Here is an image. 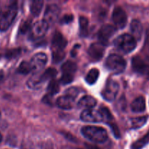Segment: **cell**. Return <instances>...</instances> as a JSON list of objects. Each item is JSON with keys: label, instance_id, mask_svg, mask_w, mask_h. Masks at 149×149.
Wrapping results in <instances>:
<instances>
[{"label": "cell", "instance_id": "cell-1", "mask_svg": "<svg viewBox=\"0 0 149 149\" xmlns=\"http://www.w3.org/2000/svg\"><path fill=\"white\" fill-rule=\"evenodd\" d=\"M17 13V5L15 1L10 3L0 10V31H5L14 21Z\"/></svg>", "mask_w": 149, "mask_h": 149}, {"label": "cell", "instance_id": "cell-2", "mask_svg": "<svg viewBox=\"0 0 149 149\" xmlns=\"http://www.w3.org/2000/svg\"><path fill=\"white\" fill-rule=\"evenodd\" d=\"M81 132L84 138L95 143H102L108 139L107 131L100 127H83Z\"/></svg>", "mask_w": 149, "mask_h": 149}, {"label": "cell", "instance_id": "cell-3", "mask_svg": "<svg viewBox=\"0 0 149 149\" xmlns=\"http://www.w3.org/2000/svg\"><path fill=\"white\" fill-rule=\"evenodd\" d=\"M115 47L123 53H130L135 49L137 41L129 33H124L118 36L113 42Z\"/></svg>", "mask_w": 149, "mask_h": 149}, {"label": "cell", "instance_id": "cell-4", "mask_svg": "<svg viewBox=\"0 0 149 149\" xmlns=\"http://www.w3.org/2000/svg\"><path fill=\"white\" fill-rule=\"evenodd\" d=\"M126 61L120 55L111 54L107 58L106 61V66L110 71L119 74L125 71L126 68Z\"/></svg>", "mask_w": 149, "mask_h": 149}, {"label": "cell", "instance_id": "cell-5", "mask_svg": "<svg viewBox=\"0 0 149 149\" xmlns=\"http://www.w3.org/2000/svg\"><path fill=\"white\" fill-rule=\"evenodd\" d=\"M49 26L44 20L36 22L30 30V38L33 40L42 39L46 34Z\"/></svg>", "mask_w": 149, "mask_h": 149}, {"label": "cell", "instance_id": "cell-6", "mask_svg": "<svg viewBox=\"0 0 149 149\" xmlns=\"http://www.w3.org/2000/svg\"><path fill=\"white\" fill-rule=\"evenodd\" d=\"M119 85L116 81L110 79L107 81L105 89L102 92V96L107 101H113L117 96Z\"/></svg>", "mask_w": 149, "mask_h": 149}, {"label": "cell", "instance_id": "cell-7", "mask_svg": "<svg viewBox=\"0 0 149 149\" xmlns=\"http://www.w3.org/2000/svg\"><path fill=\"white\" fill-rule=\"evenodd\" d=\"M47 63V56L43 52L36 53L32 57L31 60V65L32 71L34 74H38L42 71Z\"/></svg>", "mask_w": 149, "mask_h": 149}, {"label": "cell", "instance_id": "cell-8", "mask_svg": "<svg viewBox=\"0 0 149 149\" xmlns=\"http://www.w3.org/2000/svg\"><path fill=\"white\" fill-rule=\"evenodd\" d=\"M106 45L101 42H95L92 44L88 49V55L93 61H98L104 55Z\"/></svg>", "mask_w": 149, "mask_h": 149}, {"label": "cell", "instance_id": "cell-9", "mask_svg": "<svg viewBox=\"0 0 149 149\" xmlns=\"http://www.w3.org/2000/svg\"><path fill=\"white\" fill-rule=\"evenodd\" d=\"M112 20L116 28L123 29L125 27L127 22V15L122 7H116L112 13Z\"/></svg>", "mask_w": 149, "mask_h": 149}, {"label": "cell", "instance_id": "cell-10", "mask_svg": "<svg viewBox=\"0 0 149 149\" xmlns=\"http://www.w3.org/2000/svg\"><path fill=\"white\" fill-rule=\"evenodd\" d=\"M61 13V9L56 4H49L45 10L44 20L48 25L53 24L57 21Z\"/></svg>", "mask_w": 149, "mask_h": 149}, {"label": "cell", "instance_id": "cell-11", "mask_svg": "<svg viewBox=\"0 0 149 149\" xmlns=\"http://www.w3.org/2000/svg\"><path fill=\"white\" fill-rule=\"evenodd\" d=\"M132 67L134 71L138 74L145 75L149 79V65L141 57L135 56L132 60Z\"/></svg>", "mask_w": 149, "mask_h": 149}, {"label": "cell", "instance_id": "cell-12", "mask_svg": "<svg viewBox=\"0 0 149 149\" xmlns=\"http://www.w3.org/2000/svg\"><path fill=\"white\" fill-rule=\"evenodd\" d=\"M81 119L86 122H93V123H99L104 122L103 117L100 111H94L91 109H85L81 113Z\"/></svg>", "mask_w": 149, "mask_h": 149}, {"label": "cell", "instance_id": "cell-13", "mask_svg": "<svg viewBox=\"0 0 149 149\" xmlns=\"http://www.w3.org/2000/svg\"><path fill=\"white\" fill-rule=\"evenodd\" d=\"M116 31V28L112 25L106 24L102 26L98 31V39L100 42L106 45L108 40L113 36Z\"/></svg>", "mask_w": 149, "mask_h": 149}, {"label": "cell", "instance_id": "cell-14", "mask_svg": "<svg viewBox=\"0 0 149 149\" xmlns=\"http://www.w3.org/2000/svg\"><path fill=\"white\" fill-rule=\"evenodd\" d=\"M67 40L63 35L60 32L56 31L53 34L52 39V50L53 51H64L67 45Z\"/></svg>", "mask_w": 149, "mask_h": 149}, {"label": "cell", "instance_id": "cell-15", "mask_svg": "<svg viewBox=\"0 0 149 149\" xmlns=\"http://www.w3.org/2000/svg\"><path fill=\"white\" fill-rule=\"evenodd\" d=\"M74 100L75 99L65 95L61 96L57 99L56 104L60 109L68 110L74 107Z\"/></svg>", "mask_w": 149, "mask_h": 149}, {"label": "cell", "instance_id": "cell-16", "mask_svg": "<svg viewBox=\"0 0 149 149\" xmlns=\"http://www.w3.org/2000/svg\"><path fill=\"white\" fill-rule=\"evenodd\" d=\"M130 30L132 36L136 41H139L142 37L143 26L141 21L138 20H133L130 23Z\"/></svg>", "mask_w": 149, "mask_h": 149}, {"label": "cell", "instance_id": "cell-17", "mask_svg": "<svg viewBox=\"0 0 149 149\" xmlns=\"http://www.w3.org/2000/svg\"><path fill=\"white\" fill-rule=\"evenodd\" d=\"M97 104V100L95 97L90 95H85L81 97L78 103V106L86 109H91Z\"/></svg>", "mask_w": 149, "mask_h": 149}, {"label": "cell", "instance_id": "cell-18", "mask_svg": "<svg viewBox=\"0 0 149 149\" xmlns=\"http://www.w3.org/2000/svg\"><path fill=\"white\" fill-rule=\"evenodd\" d=\"M131 109L135 113H141L146 110V100L143 96L136 97L131 104Z\"/></svg>", "mask_w": 149, "mask_h": 149}, {"label": "cell", "instance_id": "cell-19", "mask_svg": "<svg viewBox=\"0 0 149 149\" xmlns=\"http://www.w3.org/2000/svg\"><path fill=\"white\" fill-rule=\"evenodd\" d=\"M45 81L42 79V75H38L37 74L32 76L27 81V85L31 89H39L42 87Z\"/></svg>", "mask_w": 149, "mask_h": 149}, {"label": "cell", "instance_id": "cell-20", "mask_svg": "<svg viewBox=\"0 0 149 149\" xmlns=\"http://www.w3.org/2000/svg\"><path fill=\"white\" fill-rule=\"evenodd\" d=\"M147 120H148L147 116H139V117H135L131 119L130 120V124L132 129H139L146 123Z\"/></svg>", "mask_w": 149, "mask_h": 149}, {"label": "cell", "instance_id": "cell-21", "mask_svg": "<svg viewBox=\"0 0 149 149\" xmlns=\"http://www.w3.org/2000/svg\"><path fill=\"white\" fill-rule=\"evenodd\" d=\"M89 31V21L87 17L81 16L79 17V33L81 36H87Z\"/></svg>", "mask_w": 149, "mask_h": 149}, {"label": "cell", "instance_id": "cell-22", "mask_svg": "<svg viewBox=\"0 0 149 149\" xmlns=\"http://www.w3.org/2000/svg\"><path fill=\"white\" fill-rule=\"evenodd\" d=\"M61 70L63 71V74L74 75V74L77 70V65L75 63L72 62V61H66L61 66Z\"/></svg>", "mask_w": 149, "mask_h": 149}, {"label": "cell", "instance_id": "cell-23", "mask_svg": "<svg viewBox=\"0 0 149 149\" xmlns=\"http://www.w3.org/2000/svg\"><path fill=\"white\" fill-rule=\"evenodd\" d=\"M99 70L97 68H92L86 76L85 80L89 84H93L96 82L99 77Z\"/></svg>", "mask_w": 149, "mask_h": 149}, {"label": "cell", "instance_id": "cell-24", "mask_svg": "<svg viewBox=\"0 0 149 149\" xmlns=\"http://www.w3.org/2000/svg\"><path fill=\"white\" fill-rule=\"evenodd\" d=\"M43 1H33L31 2L30 10L31 13L33 16H38L40 14L43 7Z\"/></svg>", "mask_w": 149, "mask_h": 149}, {"label": "cell", "instance_id": "cell-25", "mask_svg": "<svg viewBox=\"0 0 149 149\" xmlns=\"http://www.w3.org/2000/svg\"><path fill=\"white\" fill-rule=\"evenodd\" d=\"M149 142V132L146 133L145 136L141 138L138 141H135L132 145V149H141L143 148Z\"/></svg>", "mask_w": 149, "mask_h": 149}, {"label": "cell", "instance_id": "cell-26", "mask_svg": "<svg viewBox=\"0 0 149 149\" xmlns=\"http://www.w3.org/2000/svg\"><path fill=\"white\" fill-rule=\"evenodd\" d=\"M60 91V86L58 81L52 79L49 81L47 86V92L49 95L53 96Z\"/></svg>", "mask_w": 149, "mask_h": 149}, {"label": "cell", "instance_id": "cell-27", "mask_svg": "<svg viewBox=\"0 0 149 149\" xmlns=\"http://www.w3.org/2000/svg\"><path fill=\"white\" fill-rule=\"evenodd\" d=\"M17 71H18V73H20V74H24V75L29 74L31 71H32L31 63L27 62V61H23V62L19 65L18 68H17Z\"/></svg>", "mask_w": 149, "mask_h": 149}, {"label": "cell", "instance_id": "cell-28", "mask_svg": "<svg viewBox=\"0 0 149 149\" xmlns=\"http://www.w3.org/2000/svg\"><path fill=\"white\" fill-rule=\"evenodd\" d=\"M57 75V71L55 68H49L48 69H47L43 74H42V77L44 79V81H46L47 80H52L54 79V77Z\"/></svg>", "mask_w": 149, "mask_h": 149}, {"label": "cell", "instance_id": "cell-29", "mask_svg": "<svg viewBox=\"0 0 149 149\" xmlns=\"http://www.w3.org/2000/svg\"><path fill=\"white\" fill-rule=\"evenodd\" d=\"M99 111H100L102 116H103L104 122H111V121L113 119V116H112L111 113L110 111H109L106 107L102 106V107H100V109H99Z\"/></svg>", "mask_w": 149, "mask_h": 149}, {"label": "cell", "instance_id": "cell-30", "mask_svg": "<svg viewBox=\"0 0 149 149\" xmlns=\"http://www.w3.org/2000/svg\"><path fill=\"white\" fill-rule=\"evenodd\" d=\"M31 20H26L23 21V23H21L20 27H19L20 33L24 34V33H27L29 31H30L31 29Z\"/></svg>", "mask_w": 149, "mask_h": 149}, {"label": "cell", "instance_id": "cell-31", "mask_svg": "<svg viewBox=\"0 0 149 149\" xmlns=\"http://www.w3.org/2000/svg\"><path fill=\"white\" fill-rule=\"evenodd\" d=\"M21 49L20 48H15V49H9L6 52V58L8 59H14L17 58L21 54Z\"/></svg>", "mask_w": 149, "mask_h": 149}, {"label": "cell", "instance_id": "cell-32", "mask_svg": "<svg viewBox=\"0 0 149 149\" xmlns=\"http://www.w3.org/2000/svg\"><path fill=\"white\" fill-rule=\"evenodd\" d=\"M65 53L64 51H53L52 52V59L55 63H59L65 58Z\"/></svg>", "mask_w": 149, "mask_h": 149}, {"label": "cell", "instance_id": "cell-33", "mask_svg": "<svg viewBox=\"0 0 149 149\" xmlns=\"http://www.w3.org/2000/svg\"><path fill=\"white\" fill-rule=\"evenodd\" d=\"M79 93V90L77 87H70V88L68 89V90H66V91H65V95L73 97L74 99H75L76 97L78 96Z\"/></svg>", "mask_w": 149, "mask_h": 149}, {"label": "cell", "instance_id": "cell-34", "mask_svg": "<svg viewBox=\"0 0 149 149\" xmlns=\"http://www.w3.org/2000/svg\"><path fill=\"white\" fill-rule=\"evenodd\" d=\"M74 80V76L68 74H63L61 77V82L63 84H68L71 83Z\"/></svg>", "mask_w": 149, "mask_h": 149}, {"label": "cell", "instance_id": "cell-35", "mask_svg": "<svg viewBox=\"0 0 149 149\" xmlns=\"http://www.w3.org/2000/svg\"><path fill=\"white\" fill-rule=\"evenodd\" d=\"M74 20V16L71 14H66L63 17V18L61 19V23H65V24H67V23H69L73 21Z\"/></svg>", "mask_w": 149, "mask_h": 149}, {"label": "cell", "instance_id": "cell-36", "mask_svg": "<svg viewBox=\"0 0 149 149\" xmlns=\"http://www.w3.org/2000/svg\"><path fill=\"white\" fill-rule=\"evenodd\" d=\"M110 127L111 128L112 131H113V134H114L115 136L116 137V138H119V137H120V132H119V128H118V127L116 126L115 124H113V125H111V124H110Z\"/></svg>", "mask_w": 149, "mask_h": 149}, {"label": "cell", "instance_id": "cell-37", "mask_svg": "<svg viewBox=\"0 0 149 149\" xmlns=\"http://www.w3.org/2000/svg\"><path fill=\"white\" fill-rule=\"evenodd\" d=\"M85 147L87 148V149H101L100 148H99V147L96 146L92 145V144H88V143L85 144Z\"/></svg>", "mask_w": 149, "mask_h": 149}, {"label": "cell", "instance_id": "cell-38", "mask_svg": "<svg viewBox=\"0 0 149 149\" xmlns=\"http://www.w3.org/2000/svg\"><path fill=\"white\" fill-rule=\"evenodd\" d=\"M4 77V71H0V81H1L3 80Z\"/></svg>", "mask_w": 149, "mask_h": 149}, {"label": "cell", "instance_id": "cell-39", "mask_svg": "<svg viewBox=\"0 0 149 149\" xmlns=\"http://www.w3.org/2000/svg\"><path fill=\"white\" fill-rule=\"evenodd\" d=\"M1 140H2V136H1V133H0V142H1Z\"/></svg>", "mask_w": 149, "mask_h": 149}, {"label": "cell", "instance_id": "cell-40", "mask_svg": "<svg viewBox=\"0 0 149 149\" xmlns=\"http://www.w3.org/2000/svg\"><path fill=\"white\" fill-rule=\"evenodd\" d=\"M0 116H1V113H0Z\"/></svg>", "mask_w": 149, "mask_h": 149}, {"label": "cell", "instance_id": "cell-41", "mask_svg": "<svg viewBox=\"0 0 149 149\" xmlns=\"http://www.w3.org/2000/svg\"><path fill=\"white\" fill-rule=\"evenodd\" d=\"M77 149H81V148H77Z\"/></svg>", "mask_w": 149, "mask_h": 149}]
</instances>
